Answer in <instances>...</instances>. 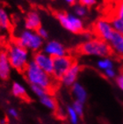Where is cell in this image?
Wrapping results in <instances>:
<instances>
[{
  "instance_id": "obj_1",
  "label": "cell",
  "mask_w": 123,
  "mask_h": 124,
  "mask_svg": "<svg viewBox=\"0 0 123 124\" xmlns=\"http://www.w3.org/2000/svg\"><path fill=\"white\" fill-rule=\"evenodd\" d=\"M24 77L30 85L40 86L47 91H51L54 87L53 76L48 75L40 69L33 60H31L28 65L24 70Z\"/></svg>"
},
{
  "instance_id": "obj_2",
  "label": "cell",
  "mask_w": 123,
  "mask_h": 124,
  "mask_svg": "<svg viewBox=\"0 0 123 124\" xmlns=\"http://www.w3.org/2000/svg\"><path fill=\"white\" fill-rule=\"evenodd\" d=\"M78 50L84 55L100 58L108 57L112 53L109 43L99 38L88 39L79 46Z\"/></svg>"
},
{
  "instance_id": "obj_3",
  "label": "cell",
  "mask_w": 123,
  "mask_h": 124,
  "mask_svg": "<svg viewBox=\"0 0 123 124\" xmlns=\"http://www.w3.org/2000/svg\"><path fill=\"white\" fill-rule=\"evenodd\" d=\"M6 53L12 68L18 71H24V70L30 62L29 51L26 48L18 45L16 42L10 45Z\"/></svg>"
},
{
  "instance_id": "obj_4",
  "label": "cell",
  "mask_w": 123,
  "mask_h": 124,
  "mask_svg": "<svg viewBox=\"0 0 123 124\" xmlns=\"http://www.w3.org/2000/svg\"><path fill=\"white\" fill-rule=\"evenodd\" d=\"M15 42L18 45L26 48L28 51L38 52L44 46V40L39 35L36 31L23 30L19 33Z\"/></svg>"
},
{
  "instance_id": "obj_5",
  "label": "cell",
  "mask_w": 123,
  "mask_h": 124,
  "mask_svg": "<svg viewBox=\"0 0 123 124\" xmlns=\"http://www.w3.org/2000/svg\"><path fill=\"white\" fill-rule=\"evenodd\" d=\"M57 20L65 30L72 33H81L85 30V24L82 19L75 14L68 12H58L56 15Z\"/></svg>"
},
{
  "instance_id": "obj_6",
  "label": "cell",
  "mask_w": 123,
  "mask_h": 124,
  "mask_svg": "<svg viewBox=\"0 0 123 124\" xmlns=\"http://www.w3.org/2000/svg\"><path fill=\"white\" fill-rule=\"evenodd\" d=\"M93 31L99 39L108 42L111 39L114 30L112 26L111 20L105 18H100L95 22L93 26Z\"/></svg>"
},
{
  "instance_id": "obj_7",
  "label": "cell",
  "mask_w": 123,
  "mask_h": 124,
  "mask_svg": "<svg viewBox=\"0 0 123 124\" xmlns=\"http://www.w3.org/2000/svg\"><path fill=\"white\" fill-rule=\"evenodd\" d=\"M73 57L70 55H63L61 57L54 58V71H53V78L56 79H61L65 73H66L70 67L75 63Z\"/></svg>"
},
{
  "instance_id": "obj_8",
  "label": "cell",
  "mask_w": 123,
  "mask_h": 124,
  "mask_svg": "<svg viewBox=\"0 0 123 124\" xmlns=\"http://www.w3.org/2000/svg\"><path fill=\"white\" fill-rule=\"evenodd\" d=\"M33 61L48 75H53L54 71V58L47 55L43 51H38L34 53Z\"/></svg>"
},
{
  "instance_id": "obj_9",
  "label": "cell",
  "mask_w": 123,
  "mask_h": 124,
  "mask_svg": "<svg viewBox=\"0 0 123 124\" xmlns=\"http://www.w3.org/2000/svg\"><path fill=\"white\" fill-rule=\"evenodd\" d=\"M43 52L53 58L61 57L67 55V49L62 42L55 40H51L43 46Z\"/></svg>"
},
{
  "instance_id": "obj_10",
  "label": "cell",
  "mask_w": 123,
  "mask_h": 124,
  "mask_svg": "<svg viewBox=\"0 0 123 124\" xmlns=\"http://www.w3.org/2000/svg\"><path fill=\"white\" fill-rule=\"evenodd\" d=\"M81 70H82V67L80 66V64H78L77 62H75L70 67V69L60 79L61 84L65 87H71L74 84H76L77 82L78 77L80 75Z\"/></svg>"
},
{
  "instance_id": "obj_11",
  "label": "cell",
  "mask_w": 123,
  "mask_h": 124,
  "mask_svg": "<svg viewBox=\"0 0 123 124\" xmlns=\"http://www.w3.org/2000/svg\"><path fill=\"white\" fill-rule=\"evenodd\" d=\"M25 29L31 31H37V29L41 26V19L36 11H31L25 19Z\"/></svg>"
},
{
  "instance_id": "obj_12",
  "label": "cell",
  "mask_w": 123,
  "mask_h": 124,
  "mask_svg": "<svg viewBox=\"0 0 123 124\" xmlns=\"http://www.w3.org/2000/svg\"><path fill=\"white\" fill-rule=\"evenodd\" d=\"M112 52L115 55L123 57V35L121 33L114 32L111 39L108 41Z\"/></svg>"
},
{
  "instance_id": "obj_13",
  "label": "cell",
  "mask_w": 123,
  "mask_h": 124,
  "mask_svg": "<svg viewBox=\"0 0 123 124\" xmlns=\"http://www.w3.org/2000/svg\"><path fill=\"white\" fill-rule=\"evenodd\" d=\"M71 95L74 99V101H79L85 104L87 101L88 93L85 86L79 82H77L70 87Z\"/></svg>"
},
{
  "instance_id": "obj_14",
  "label": "cell",
  "mask_w": 123,
  "mask_h": 124,
  "mask_svg": "<svg viewBox=\"0 0 123 124\" xmlns=\"http://www.w3.org/2000/svg\"><path fill=\"white\" fill-rule=\"evenodd\" d=\"M12 69L7 53L0 52V79L7 80L11 76Z\"/></svg>"
},
{
  "instance_id": "obj_15",
  "label": "cell",
  "mask_w": 123,
  "mask_h": 124,
  "mask_svg": "<svg viewBox=\"0 0 123 124\" xmlns=\"http://www.w3.org/2000/svg\"><path fill=\"white\" fill-rule=\"evenodd\" d=\"M12 95L19 99H24L27 96V91H26V86L20 82H13L11 88Z\"/></svg>"
},
{
  "instance_id": "obj_16",
  "label": "cell",
  "mask_w": 123,
  "mask_h": 124,
  "mask_svg": "<svg viewBox=\"0 0 123 124\" xmlns=\"http://www.w3.org/2000/svg\"><path fill=\"white\" fill-rule=\"evenodd\" d=\"M39 101L44 108H47L50 111H55L57 108V104L56 101L54 100V98L49 93L45 94L44 96L40 97L39 99Z\"/></svg>"
},
{
  "instance_id": "obj_17",
  "label": "cell",
  "mask_w": 123,
  "mask_h": 124,
  "mask_svg": "<svg viewBox=\"0 0 123 124\" xmlns=\"http://www.w3.org/2000/svg\"><path fill=\"white\" fill-rule=\"evenodd\" d=\"M11 27V19L8 12L5 8L0 7V29L3 31H7Z\"/></svg>"
},
{
  "instance_id": "obj_18",
  "label": "cell",
  "mask_w": 123,
  "mask_h": 124,
  "mask_svg": "<svg viewBox=\"0 0 123 124\" xmlns=\"http://www.w3.org/2000/svg\"><path fill=\"white\" fill-rule=\"evenodd\" d=\"M96 66L100 70L104 72L107 70L114 68V62L110 57H102L97 61Z\"/></svg>"
},
{
  "instance_id": "obj_19",
  "label": "cell",
  "mask_w": 123,
  "mask_h": 124,
  "mask_svg": "<svg viewBox=\"0 0 123 124\" xmlns=\"http://www.w3.org/2000/svg\"><path fill=\"white\" fill-rule=\"evenodd\" d=\"M66 116L68 118L69 124H78L80 117L72 108V106H68L66 108Z\"/></svg>"
},
{
  "instance_id": "obj_20",
  "label": "cell",
  "mask_w": 123,
  "mask_h": 124,
  "mask_svg": "<svg viewBox=\"0 0 123 124\" xmlns=\"http://www.w3.org/2000/svg\"><path fill=\"white\" fill-rule=\"evenodd\" d=\"M73 12H74V14L76 15V16L82 19V18H84V17H85L87 15L88 10L84 5H80V4H76L73 6Z\"/></svg>"
},
{
  "instance_id": "obj_21",
  "label": "cell",
  "mask_w": 123,
  "mask_h": 124,
  "mask_svg": "<svg viewBox=\"0 0 123 124\" xmlns=\"http://www.w3.org/2000/svg\"><path fill=\"white\" fill-rule=\"evenodd\" d=\"M111 23L112 26H113V28H114V32H117V33H121L123 35V21L119 19L118 18L116 17H113L111 19Z\"/></svg>"
},
{
  "instance_id": "obj_22",
  "label": "cell",
  "mask_w": 123,
  "mask_h": 124,
  "mask_svg": "<svg viewBox=\"0 0 123 124\" xmlns=\"http://www.w3.org/2000/svg\"><path fill=\"white\" fill-rule=\"evenodd\" d=\"M30 90L33 95L35 96V97H37L38 99H40V97H42V96H44L45 94L49 93V92L45 90V89H43V88H41V87H40V86H36V85H30Z\"/></svg>"
},
{
  "instance_id": "obj_23",
  "label": "cell",
  "mask_w": 123,
  "mask_h": 124,
  "mask_svg": "<svg viewBox=\"0 0 123 124\" xmlns=\"http://www.w3.org/2000/svg\"><path fill=\"white\" fill-rule=\"evenodd\" d=\"M72 108L76 111V113L79 115V117H82L85 114V104L81 103L79 101H74L72 103Z\"/></svg>"
},
{
  "instance_id": "obj_24",
  "label": "cell",
  "mask_w": 123,
  "mask_h": 124,
  "mask_svg": "<svg viewBox=\"0 0 123 124\" xmlns=\"http://www.w3.org/2000/svg\"><path fill=\"white\" fill-rule=\"evenodd\" d=\"M114 13H115L114 17L118 18L119 19H121L123 21V0H121V2L116 5L115 12Z\"/></svg>"
},
{
  "instance_id": "obj_25",
  "label": "cell",
  "mask_w": 123,
  "mask_h": 124,
  "mask_svg": "<svg viewBox=\"0 0 123 124\" xmlns=\"http://www.w3.org/2000/svg\"><path fill=\"white\" fill-rule=\"evenodd\" d=\"M103 73H104V76L108 79H115L116 77H117V72H116V70L114 68L107 70Z\"/></svg>"
},
{
  "instance_id": "obj_26",
  "label": "cell",
  "mask_w": 123,
  "mask_h": 124,
  "mask_svg": "<svg viewBox=\"0 0 123 124\" xmlns=\"http://www.w3.org/2000/svg\"><path fill=\"white\" fill-rule=\"evenodd\" d=\"M96 3H97V0H78V4L84 5L86 8L92 7L96 5Z\"/></svg>"
},
{
  "instance_id": "obj_27",
  "label": "cell",
  "mask_w": 123,
  "mask_h": 124,
  "mask_svg": "<svg viewBox=\"0 0 123 124\" xmlns=\"http://www.w3.org/2000/svg\"><path fill=\"white\" fill-rule=\"evenodd\" d=\"M115 83L116 85L118 86V88L121 90V92H123V72L121 74L117 75L115 78Z\"/></svg>"
},
{
  "instance_id": "obj_28",
  "label": "cell",
  "mask_w": 123,
  "mask_h": 124,
  "mask_svg": "<svg viewBox=\"0 0 123 124\" xmlns=\"http://www.w3.org/2000/svg\"><path fill=\"white\" fill-rule=\"evenodd\" d=\"M36 32H37V33H38L39 35H40L43 40H45V39H47V37H48V32H47V29L42 27V26H40V28L37 29V31Z\"/></svg>"
},
{
  "instance_id": "obj_29",
  "label": "cell",
  "mask_w": 123,
  "mask_h": 124,
  "mask_svg": "<svg viewBox=\"0 0 123 124\" xmlns=\"http://www.w3.org/2000/svg\"><path fill=\"white\" fill-rule=\"evenodd\" d=\"M7 113H8V115L12 117V118H13V119H18L19 116V111L14 108H10L9 109H8Z\"/></svg>"
},
{
  "instance_id": "obj_30",
  "label": "cell",
  "mask_w": 123,
  "mask_h": 124,
  "mask_svg": "<svg viewBox=\"0 0 123 124\" xmlns=\"http://www.w3.org/2000/svg\"><path fill=\"white\" fill-rule=\"evenodd\" d=\"M64 2L70 5H75L77 4V2H78V0H63Z\"/></svg>"
},
{
  "instance_id": "obj_31",
  "label": "cell",
  "mask_w": 123,
  "mask_h": 124,
  "mask_svg": "<svg viewBox=\"0 0 123 124\" xmlns=\"http://www.w3.org/2000/svg\"><path fill=\"white\" fill-rule=\"evenodd\" d=\"M106 1H107L108 3H111V4H118V3H120L121 1V0H106Z\"/></svg>"
},
{
  "instance_id": "obj_32",
  "label": "cell",
  "mask_w": 123,
  "mask_h": 124,
  "mask_svg": "<svg viewBox=\"0 0 123 124\" xmlns=\"http://www.w3.org/2000/svg\"><path fill=\"white\" fill-rule=\"evenodd\" d=\"M6 123H7V120H6L5 117H3V118L0 119V124H6Z\"/></svg>"
}]
</instances>
